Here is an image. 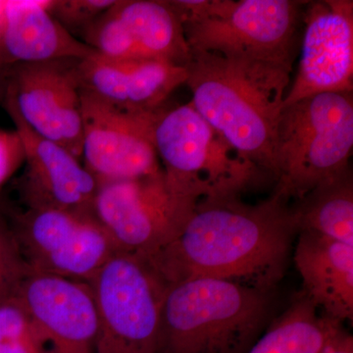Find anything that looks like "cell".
Returning a JSON list of instances; mask_svg holds the SVG:
<instances>
[{"instance_id":"obj_12","label":"cell","mask_w":353,"mask_h":353,"mask_svg":"<svg viewBox=\"0 0 353 353\" xmlns=\"http://www.w3.org/2000/svg\"><path fill=\"white\" fill-rule=\"evenodd\" d=\"M301 55L285 106L324 92H352L353 2H310Z\"/></svg>"},{"instance_id":"obj_16","label":"cell","mask_w":353,"mask_h":353,"mask_svg":"<svg viewBox=\"0 0 353 353\" xmlns=\"http://www.w3.org/2000/svg\"><path fill=\"white\" fill-rule=\"evenodd\" d=\"M294 261L303 292L332 319H353V245L308 232L297 234Z\"/></svg>"},{"instance_id":"obj_1","label":"cell","mask_w":353,"mask_h":353,"mask_svg":"<svg viewBox=\"0 0 353 353\" xmlns=\"http://www.w3.org/2000/svg\"><path fill=\"white\" fill-rule=\"evenodd\" d=\"M289 201L201 199L181 234L146 257L167 285L190 278L231 281L271 292L284 278L297 230Z\"/></svg>"},{"instance_id":"obj_11","label":"cell","mask_w":353,"mask_h":353,"mask_svg":"<svg viewBox=\"0 0 353 353\" xmlns=\"http://www.w3.org/2000/svg\"><path fill=\"white\" fill-rule=\"evenodd\" d=\"M83 167L99 185L161 173L152 141L155 113L120 108L81 90Z\"/></svg>"},{"instance_id":"obj_25","label":"cell","mask_w":353,"mask_h":353,"mask_svg":"<svg viewBox=\"0 0 353 353\" xmlns=\"http://www.w3.org/2000/svg\"><path fill=\"white\" fill-rule=\"evenodd\" d=\"M25 150L19 134L0 130V189L24 165Z\"/></svg>"},{"instance_id":"obj_9","label":"cell","mask_w":353,"mask_h":353,"mask_svg":"<svg viewBox=\"0 0 353 353\" xmlns=\"http://www.w3.org/2000/svg\"><path fill=\"white\" fill-rule=\"evenodd\" d=\"M197 202L157 175L99 185L94 213L121 252L152 256L183 231Z\"/></svg>"},{"instance_id":"obj_7","label":"cell","mask_w":353,"mask_h":353,"mask_svg":"<svg viewBox=\"0 0 353 353\" xmlns=\"http://www.w3.org/2000/svg\"><path fill=\"white\" fill-rule=\"evenodd\" d=\"M88 284L97 305L95 353H157L168 285L148 260L116 253Z\"/></svg>"},{"instance_id":"obj_5","label":"cell","mask_w":353,"mask_h":353,"mask_svg":"<svg viewBox=\"0 0 353 353\" xmlns=\"http://www.w3.org/2000/svg\"><path fill=\"white\" fill-rule=\"evenodd\" d=\"M152 141L169 187L196 202L241 196L264 173L230 145L190 102L158 109Z\"/></svg>"},{"instance_id":"obj_24","label":"cell","mask_w":353,"mask_h":353,"mask_svg":"<svg viewBox=\"0 0 353 353\" xmlns=\"http://www.w3.org/2000/svg\"><path fill=\"white\" fill-rule=\"evenodd\" d=\"M114 3V0H53L46 1V8L65 31L79 39Z\"/></svg>"},{"instance_id":"obj_21","label":"cell","mask_w":353,"mask_h":353,"mask_svg":"<svg viewBox=\"0 0 353 353\" xmlns=\"http://www.w3.org/2000/svg\"><path fill=\"white\" fill-rule=\"evenodd\" d=\"M0 353H50L19 294L0 303Z\"/></svg>"},{"instance_id":"obj_22","label":"cell","mask_w":353,"mask_h":353,"mask_svg":"<svg viewBox=\"0 0 353 353\" xmlns=\"http://www.w3.org/2000/svg\"><path fill=\"white\" fill-rule=\"evenodd\" d=\"M113 6L81 34L79 41L106 59L113 61L141 59L143 57L129 30L114 11Z\"/></svg>"},{"instance_id":"obj_20","label":"cell","mask_w":353,"mask_h":353,"mask_svg":"<svg viewBox=\"0 0 353 353\" xmlns=\"http://www.w3.org/2000/svg\"><path fill=\"white\" fill-rule=\"evenodd\" d=\"M78 73L81 90L108 103L127 108L126 61H113L92 52L80 59Z\"/></svg>"},{"instance_id":"obj_8","label":"cell","mask_w":353,"mask_h":353,"mask_svg":"<svg viewBox=\"0 0 353 353\" xmlns=\"http://www.w3.org/2000/svg\"><path fill=\"white\" fill-rule=\"evenodd\" d=\"M32 273L90 283L121 252L92 213L54 208L6 212Z\"/></svg>"},{"instance_id":"obj_17","label":"cell","mask_w":353,"mask_h":353,"mask_svg":"<svg viewBox=\"0 0 353 353\" xmlns=\"http://www.w3.org/2000/svg\"><path fill=\"white\" fill-rule=\"evenodd\" d=\"M113 9L129 30L141 57L182 67L189 63L192 53L171 0H117Z\"/></svg>"},{"instance_id":"obj_6","label":"cell","mask_w":353,"mask_h":353,"mask_svg":"<svg viewBox=\"0 0 353 353\" xmlns=\"http://www.w3.org/2000/svg\"><path fill=\"white\" fill-rule=\"evenodd\" d=\"M190 53L292 64L301 7L294 0H171Z\"/></svg>"},{"instance_id":"obj_4","label":"cell","mask_w":353,"mask_h":353,"mask_svg":"<svg viewBox=\"0 0 353 353\" xmlns=\"http://www.w3.org/2000/svg\"><path fill=\"white\" fill-rule=\"evenodd\" d=\"M352 92H324L285 106L274 143V194L287 201L350 170Z\"/></svg>"},{"instance_id":"obj_10","label":"cell","mask_w":353,"mask_h":353,"mask_svg":"<svg viewBox=\"0 0 353 353\" xmlns=\"http://www.w3.org/2000/svg\"><path fill=\"white\" fill-rule=\"evenodd\" d=\"M80 59L62 58L4 70L0 72V99L2 106L12 108L32 131L82 161Z\"/></svg>"},{"instance_id":"obj_18","label":"cell","mask_w":353,"mask_h":353,"mask_svg":"<svg viewBox=\"0 0 353 353\" xmlns=\"http://www.w3.org/2000/svg\"><path fill=\"white\" fill-rule=\"evenodd\" d=\"M303 292L271 321L248 353H325L343 323L320 313Z\"/></svg>"},{"instance_id":"obj_14","label":"cell","mask_w":353,"mask_h":353,"mask_svg":"<svg viewBox=\"0 0 353 353\" xmlns=\"http://www.w3.org/2000/svg\"><path fill=\"white\" fill-rule=\"evenodd\" d=\"M19 296L50 353L97 352V305L90 284L30 272Z\"/></svg>"},{"instance_id":"obj_2","label":"cell","mask_w":353,"mask_h":353,"mask_svg":"<svg viewBox=\"0 0 353 353\" xmlns=\"http://www.w3.org/2000/svg\"><path fill=\"white\" fill-rule=\"evenodd\" d=\"M190 104L241 155L274 178L276 129L292 64L192 52Z\"/></svg>"},{"instance_id":"obj_23","label":"cell","mask_w":353,"mask_h":353,"mask_svg":"<svg viewBox=\"0 0 353 353\" xmlns=\"http://www.w3.org/2000/svg\"><path fill=\"white\" fill-rule=\"evenodd\" d=\"M29 274L8 217L0 209V303L19 294Z\"/></svg>"},{"instance_id":"obj_15","label":"cell","mask_w":353,"mask_h":353,"mask_svg":"<svg viewBox=\"0 0 353 353\" xmlns=\"http://www.w3.org/2000/svg\"><path fill=\"white\" fill-rule=\"evenodd\" d=\"M92 52L53 19L46 1H0V72Z\"/></svg>"},{"instance_id":"obj_19","label":"cell","mask_w":353,"mask_h":353,"mask_svg":"<svg viewBox=\"0 0 353 353\" xmlns=\"http://www.w3.org/2000/svg\"><path fill=\"white\" fill-rule=\"evenodd\" d=\"M292 211L297 234L308 232L353 245L352 170L310 190Z\"/></svg>"},{"instance_id":"obj_3","label":"cell","mask_w":353,"mask_h":353,"mask_svg":"<svg viewBox=\"0 0 353 353\" xmlns=\"http://www.w3.org/2000/svg\"><path fill=\"white\" fill-rule=\"evenodd\" d=\"M271 292L190 278L165 292L157 353H248L270 324Z\"/></svg>"},{"instance_id":"obj_26","label":"cell","mask_w":353,"mask_h":353,"mask_svg":"<svg viewBox=\"0 0 353 353\" xmlns=\"http://www.w3.org/2000/svg\"><path fill=\"white\" fill-rule=\"evenodd\" d=\"M325 353H353V336L345 329H341Z\"/></svg>"},{"instance_id":"obj_13","label":"cell","mask_w":353,"mask_h":353,"mask_svg":"<svg viewBox=\"0 0 353 353\" xmlns=\"http://www.w3.org/2000/svg\"><path fill=\"white\" fill-rule=\"evenodd\" d=\"M25 150L18 192L25 208H54L94 213L99 183L63 146L39 136L10 106L3 105Z\"/></svg>"}]
</instances>
